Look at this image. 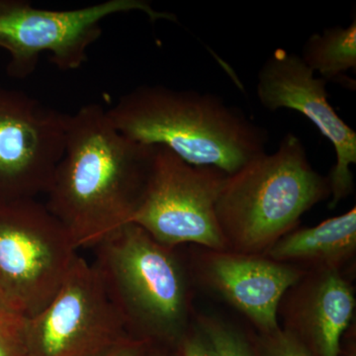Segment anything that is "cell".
I'll use <instances>...</instances> for the list:
<instances>
[{"mask_svg": "<svg viewBox=\"0 0 356 356\" xmlns=\"http://www.w3.org/2000/svg\"><path fill=\"white\" fill-rule=\"evenodd\" d=\"M144 356H179V355H178L177 348L152 344Z\"/></svg>", "mask_w": 356, "mask_h": 356, "instance_id": "ffe728a7", "label": "cell"}, {"mask_svg": "<svg viewBox=\"0 0 356 356\" xmlns=\"http://www.w3.org/2000/svg\"><path fill=\"white\" fill-rule=\"evenodd\" d=\"M356 250V209L330 218L311 228L293 229L274 243L264 257L282 264H303L321 269H337Z\"/></svg>", "mask_w": 356, "mask_h": 356, "instance_id": "4fadbf2b", "label": "cell"}, {"mask_svg": "<svg viewBox=\"0 0 356 356\" xmlns=\"http://www.w3.org/2000/svg\"><path fill=\"white\" fill-rule=\"evenodd\" d=\"M64 227L36 199L0 202V300L30 318L53 300L76 261Z\"/></svg>", "mask_w": 356, "mask_h": 356, "instance_id": "5b68a950", "label": "cell"}, {"mask_svg": "<svg viewBox=\"0 0 356 356\" xmlns=\"http://www.w3.org/2000/svg\"><path fill=\"white\" fill-rule=\"evenodd\" d=\"M196 325L207 339L214 356H259L248 337L228 323L201 315Z\"/></svg>", "mask_w": 356, "mask_h": 356, "instance_id": "9a60e30c", "label": "cell"}, {"mask_svg": "<svg viewBox=\"0 0 356 356\" xmlns=\"http://www.w3.org/2000/svg\"><path fill=\"white\" fill-rule=\"evenodd\" d=\"M95 248L96 270L129 336L177 348L191 329L188 275L175 248L126 225Z\"/></svg>", "mask_w": 356, "mask_h": 356, "instance_id": "277c9868", "label": "cell"}, {"mask_svg": "<svg viewBox=\"0 0 356 356\" xmlns=\"http://www.w3.org/2000/svg\"><path fill=\"white\" fill-rule=\"evenodd\" d=\"M107 114L129 139L166 147L191 165L228 175L266 153V129L213 93L143 84L122 95Z\"/></svg>", "mask_w": 356, "mask_h": 356, "instance_id": "7a4b0ae2", "label": "cell"}, {"mask_svg": "<svg viewBox=\"0 0 356 356\" xmlns=\"http://www.w3.org/2000/svg\"><path fill=\"white\" fill-rule=\"evenodd\" d=\"M199 277L243 314L261 334L280 329L278 312L285 294L306 273L264 255L206 250L197 261Z\"/></svg>", "mask_w": 356, "mask_h": 356, "instance_id": "8fae6325", "label": "cell"}, {"mask_svg": "<svg viewBox=\"0 0 356 356\" xmlns=\"http://www.w3.org/2000/svg\"><path fill=\"white\" fill-rule=\"evenodd\" d=\"M346 356H355V351L353 353V350H350V353H348V355Z\"/></svg>", "mask_w": 356, "mask_h": 356, "instance_id": "44dd1931", "label": "cell"}, {"mask_svg": "<svg viewBox=\"0 0 356 356\" xmlns=\"http://www.w3.org/2000/svg\"><path fill=\"white\" fill-rule=\"evenodd\" d=\"M26 324L27 318L0 300V356H27Z\"/></svg>", "mask_w": 356, "mask_h": 356, "instance_id": "2e32d148", "label": "cell"}, {"mask_svg": "<svg viewBox=\"0 0 356 356\" xmlns=\"http://www.w3.org/2000/svg\"><path fill=\"white\" fill-rule=\"evenodd\" d=\"M259 356H312L305 346L286 329L261 334L255 348Z\"/></svg>", "mask_w": 356, "mask_h": 356, "instance_id": "e0dca14e", "label": "cell"}, {"mask_svg": "<svg viewBox=\"0 0 356 356\" xmlns=\"http://www.w3.org/2000/svg\"><path fill=\"white\" fill-rule=\"evenodd\" d=\"M300 57L325 81H336L348 70H355V18L346 27L334 26L311 35L304 44Z\"/></svg>", "mask_w": 356, "mask_h": 356, "instance_id": "5bb4252c", "label": "cell"}, {"mask_svg": "<svg viewBox=\"0 0 356 356\" xmlns=\"http://www.w3.org/2000/svg\"><path fill=\"white\" fill-rule=\"evenodd\" d=\"M327 83L296 54L273 51L257 74V95L269 111L290 109L309 119L332 143L336 163L330 172V208L350 196L355 188L351 166L356 165V132L329 102Z\"/></svg>", "mask_w": 356, "mask_h": 356, "instance_id": "30bf717a", "label": "cell"}, {"mask_svg": "<svg viewBox=\"0 0 356 356\" xmlns=\"http://www.w3.org/2000/svg\"><path fill=\"white\" fill-rule=\"evenodd\" d=\"M140 11L152 22H177V16L156 10L146 0H106L72 10H47L26 0H0V48L9 54L6 70L26 79L36 70L42 54L60 70L81 69L89 47L102 34V21L115 14Z\"/></svg>", "mask_w": 356, "mask_h": 356, "instance_id": "8992f818", "label": "cell"}, {"mask_svg": "<svg viewBox=\"0 0 356 356\" xmlns=\"http://www.w3.org/2000/svg\"><path fill=\"white\" fill-rule=\"evenodd\" d=\"M151 346L149 341L129 336L109 350L95 356H144Z\"/></svg>", "mask_w": 356, "mask_h": 356, "instance_id": "d6986e66", "label": "cell"}, {"mask_svg": "<svg viewBox=\"0 0 356 356\" xmlns=\"http://www.w3.org/2000/svg\"><path fill=\"white\" fill-rule=\"evenodd\" d=\"M156 151L119 132L102 105L90 103L70 114L44 205L76 250L95 248L132 222Z\"/></svg>", "mask_w": 356, "mask_h": 356, "instance_id": "6da1fadb", "label": "cell"}, {"mask_svg": "<svg viewBox=\"0 0 356 356\" xmlns=\"http://www.w3.org/2000/svg\"><path fill=\"white\" fill-rule=\"evenodd\" d=\"M329 197V179L314 170L302 140L286 134L274 153L227 175L215 206L226 250L266 254L307 211Z\"/></svg>", "mask_w": 356, "mask_h": 356, "instance_id": "3957f363", "label": "cell"}, {"mask_svg": "<svg viewBox=\"0 0 356 356\" xmlns=\"http://www.w3.org/2000/svg\"><path fill=\"white\" fill-rule=\"evenodd\" d=\"M227 175L213 166L193 165L156 147L151 175L133 224L165 247L196 243L226 250L215 206Z\"/></svg>", "mask_w": 356, "mask_h": 356, "instance_id": "52a82bcc", "label": "cell"}, {"mask_svg": "<svg viewBox=\"0 0 356 356\" xmlns=\"http://www.w3.org/2000/svg\"><path fill=\"white\" fill-rule=\"evenodd\" d=\"M129 337L92 264L77 257L57 294L27 318V356H95Z\"/></svg>", "mask_w": 356, "mask_h": 356, "instance_id": "ba28073f", "label": "cell"}, {"mask_svg": "<svg viewBox=\"0 0 356 356\" xmlns=\"http://www.w3.org/2000/svg\"><path fill=\"white\" fill-rule=\"evenodd\" d=\"M286 327L312 356H341V339L355 310L353 288L337 269H321L291 288Z\"/></svg>", "mask_w": 356, "mask_h": 356, "instance_id": "7c38bea8", "label": "cell"}, {"mask_svg": "<svg viewBox=\"0 0 356 356\" xmlns=\"http://www.w3.org/2000/svg\"><path fill=\"white\" fill-rule=\"evenodd\" d=\"M69 118L0 84V202L46 193L64 153Z\"/></svg>", "mask_w": 356, "mask_h": 356, "instance_id": "9c48e42d", "label": "cell"}, {"mask_svg": "<svg viewBox=\"0 0 356 356\" xmlns=\"http://www.w3.org/2000/svg\"><path fill=\"white\" fill-rule=\"evenodd\" d=\"M177 350L179 356H214L210 344L197 325H191L178 344Z\"/></svg>", "mask_w": 356, "mask_h": 356, "instance_id": "ac0fdd59", "label": "cell"}]
</instances>
